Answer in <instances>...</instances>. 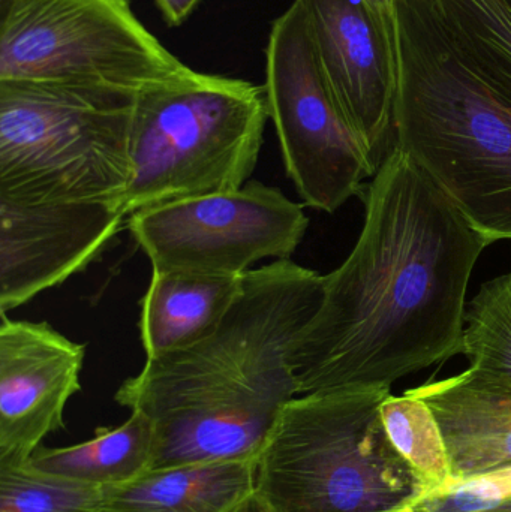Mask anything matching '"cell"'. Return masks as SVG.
<instances>
[{
    "label": "cell",
    "instance_id": "6da1fadb",
    "mask_svg": "<svg viewBox=\"0 0 511 512\" xmlns=\"http://www.w3.org/2000/svg\"><path fill=\"white\" fill-rule=\"evenodd\" d=\"M363 195L359 240L294 348L299 396L390 388L462 354L468 283L492 243L396 146Z\"/></svg>",
    "mask_w": 511,
    "mask_h": 512
},
{
    "label": "cell",
    "instance_id": "7a4b0ae2",
    "mask_svg": "<svg viewBox=\"0 0 511 512\" xmlns=\"http://www.w3.org/2000/svg\"><path fill=\"white\" fill-rule=\"evenodd\" d=\"M323 286L324 276L291 259L252 268L209 337L147 360L122 382L114 400L152 424V469L258 457L299 396L294 348Z\"/></svg>",
    "mask_w": 511,
    "mask_h": 512
},
{
    "label": "cell",
    "instance_id": "3957f363",
    "mask_svg": "<svg viewBox=\"0 0 511 512\" xmlns=\"http://www.w3.org/2000/svg\"><path fill=\"white\" fill-rule=\"evenodd\" d=\"M393 146L491 243L511 240V80L480 68L435 0H396Z\"/></svg>",
    "mask_w": 511,
    "mask_h": 512
},
{
    "label": "cell",
    "instance_id": "277c9868",
    "mask_svg": "<svg viewBox=\"0 0 511 512\" xmlns=\"http://www.w3.org/2000/svg\"><path fill=\"white\" fill-rule=\"evenodd\" d=\"M390 388L297 396L257 460V495L272 512H393L428 486L387 436L381 405Z\"/></svg>",
    "mask_w": 511,
    "mask_h": 512
},
{
    "label": "cell",
    "instance_id": "5b68a950",
    "mask_svg": "<svg viewBox=\"0 0 511 512\" xmlns=\"http://www.w3.org/2000/svg\"><path fill=\"white\" fill-rule=\"evenodd\" d=\"M270 119L266 87L186 68L141 90L132 117L131 216L171 201L243 188Z\"/></svg>",
    "mask_w": 511,
    "mask_h": 512
},
{
    "label": "cell",
    "instance_id": "8992f818",
    "mask_svg": "<svg viewBox=\"0 0 511 512\" xmlns=\"http://www.w3.org/2000/svg\"><path fill=\"white\" fill-rule=\"evenodd\" d=\"M135 99L108 87L0 81V197L122 209Z\"/></svg>",
    "mask_w": 511,
    "mask_h": 512
},
{
    "label": "cell",
    "instance_id": "52a82bcc",
    "mask_svg": "<svg viewBox=\"0 0 511 512\" xmlns=\"http://www.w3.org/2000/svg\"><path fill=\"white\" fill-rule=\"evenodd\" d=\"M186 68L138 20L129 0H0V81L138 95Z\"/></svg>",
    "mask_w": 511,
    "mask_h": 512
},
{
    "label": "cell",
    "instance_id": "ba28073f",
    "mask_svg": "<svg viewBox=\"0 0 511 512\" xmlns=\"http://www.w3.org/2000/svg\"><path fill=\"white\" fill-rule=\"evenodd\" d=\"M266 57L264 87L287 176L306 206L338 212L377 171L333 96L296 0L273 21Z\"/></svg>",
    "mask_w": 511,
    "mask_h": 512
},
{
    "label": "cell",
    "instance_id": "9c48e42d",
    "mask_svg": "<svg viewBox=\"0 0 511 512\" xmlns=\"http://www.w3.org/2000/svg\"><path fill=\"white\" fill-rule=\"evenodd\" d=\"M308 227L302 204L258 180L140 210L126 221L153 268L224 276H243L266 258L290 259Z\"/></svg>",
    "mask_w": 511,
    "mask_h": 512
},
{
    "label": "cell",
    "instance_id": "30bf717a",
    "mask_svg": "<svg viewBox=\"0 0 511 512\" xmlns=\"http://www.w3.org/2000/svg\"><path fill=\"white\" fill-rule=\"evenodd\" d=\"M318 60L350 128L375 171L389 155L398 93L393 14L366 0H296Z\"/></svg>",
    "mask_w": 511,
    "mask_h": 512
},
{
    "label": "cell",
    "instance_id": "8fae6325",
    "mask_svg": "<svg viewBox=\"0 0 511 512\" xmlns=\"http://www.w3.org/2000/svg\"><path fill=\"white\" fill-rule=\"evenodd\" d=\"M126 221L119 206L104 201L0 197V313L86 270Z\"/></svg>",
    "mask_w": 511,
    "mask_h": 512
},
{
    "label": "cell",
    "instance_id": "7c38bea8",
    "mask_svg": "<svg viewBox=\"0 0 511 512\" xmlns=\"http://www.w3.org/2000/svg\"><path fill=\"white\" fill-rule=\"evenodd\" d=\"M86 345L48 322L0 324V468L29 462L63 427L66 403L81 390Z\"/></svg>",
    "mask_w": 511,
    "mask_h": 512
},
{
    "label": "cell",
    "instance_id": "4fadbf2b",
    "mask_svg": "<svg viewBox=\"0 0 511 512\" xmlns=\"http://www.w3.org/2000/svg\"><path fill=\"white\" fill-rule=\"evenodd\" d=\"M408 393L423 400L440 424L452 471L450 484L511 466L509 382L470 367Z\"/></svg>",
    "mask_w": 511,
    "mask_h": 512
},
{
    "label": "cell",
    "instance_id": "5bb4252c",
    "mask_svg": "<svg viewBox=\"0 0 511 512\" xmlns=\"http://www.w3.org/2000/svg\"><path fill=\"white\" fill-rule=\"evenodd\" d=\"M242 277L153 268L138 321L147 360L209 337L239 297Z\"/></svg>",
    "mask_w": 511,
    "mask_h": 512
},
{
    "label": "cell",
    "instance_id": "9a60e30c",
    "mask_svg": "<svg viewBox=\"0 0 511 512\" xmlns=\"http://www.w3.org/2000/svg\"><path fill=\"white\" fill-rule=\"evenodd\" d=\"M258 457L150 469L102 487L105 512H236L257 492Z\"/></svg>",
    "mask_w": 511,
    "mask_h": 512
},
{
    "label": "cell",
    "instance_id": "2e32d148",
    "mask_svg": "<svg viewBox=\"0 0 511 512\" xmlns=\"http://www.w3.org/2000/svg\"><path fill=\"white\" fill-rule=\"evenodd\" d=\"M155 436L140 412L117 427H99L83 444L63 448L39 447L29 465L98 487L117 486L146 474L153 466Z\"/></svg>",
    "mask_w": 511,
    "mask_h": 512
},
{
    "label": "cell",
    "instance_id": "e0dca14e",
    "mask_svg": "<svg viewBox=\"0 0 511 512\" xmlns=\"http://www.w3.org/2000/svg\"><path fill=\"white\" fill-rule=\"evenodd\" d=\"M384 429L398 453L420 475L429 493L452 483L449 454L432 409L413 394H390L381 405Z\"/></svg>",
    "mask_w": 511,
    "mask_h": 512
},
{
    "label": "cell",
    "instance_id": "ac0fdd59",
    "mask_svg": "<svg viewBox=\"0 0 511 512\" xmlns=\"http://www.w3.org/2000/svg\"><path fill=\"white\" fill-rule=\"evenodd\" d=\"M456 44L485 71L511 80L509 0H435Z\"/></svg>",
    "mask_w": 511,
    "mask_h": 512
},
{
    "label": "cell",
    "instance_id": "d6986e66",
    "mask_svg": "<svg viewBox=\"0 0 511 512\" xmlns=\"http://www.w3.org/2000/svg\"><path fill=\"white\" fill-rule=\"evenodd\" d=\"M462 354L470 367L511 384V273L483 283L467 304Z\"/></svg>",
    "mask_w": 511,
    "mask_h": 512
},
{
    "label": "cell",
    "instance_id": "ffe728a7",
    "mask_svg": "<svg viewBox=\"0 0 511 512\" xmlns=\"http://www.w3.org/2000/svg\"><path fill=\"white\" fill-rule=\"evenodd\" d=\"M102 487L29 463L0 468V512H101Z\"/></svg>",
    "mask_w": 511,
    "mask_h": 512
},
{
    "label": "cell",
    "instance_id": "44dd1931",
    "mask_svg": "<svg viewBox=\"0 0 511 512\" xmlns=\"http://www.w3.org/2000/svg\"><path fill=\"white\" fill-rule=\"evenodd\" d=\"M510 499L511 466H507L429 493L413 508L414 512H477L498 507Z\"/></svg>",
    "mask_w": 511,
    "mask_h": 512
},
{
    "label": "cell",
    "instance_id": "7402d4cb",
    "mask_svg": "<svg viewBox=\"0 0 511 512\" xmlns=\"http://www.w3.org/2000/svg\"><path fill=\"white\" fill-rule=\"evenodd\" d=\"M200 2L201 0H155L162 18L170 27L185 23Z\"/></svg>",
    "mask_w": 511,
    "mask_h": 512
},
{
    "label": "cell",
    "instance_id": "603a6c76",
    "mask_svg": "<svg viewBox=\"0 0 511 512\" xmlns=\"http://www.w3.org/2000/svg\"><path fill=\"white\" fill-rule=\"evenodd\" d=\"M236 512H272L269 510L266 504H264L263 499L255 493L252 498H249L242 507L239 508Z\"/></svg>",
    "mask_w": 511,
    "mask_h": 512
},
{
    "label": "cell",
    "instance_id": "cb8c5ba5",
    "mask_svg": "<svg viewBox=\"0 0 511 512\" xmlns=\"http://www.w3.org/2000/svg\"><path fill=\"white\" fill-rule=\"evenodd\" d=\"M372 8L377 9L378 12H384V14H393V6H395L396 0H366Z\"/></svg>",
    "mask_w": 511,
    "mask_h": 512
},
{
    "label": "cell",
    "instance_id": "d4e9b609",
    "mask_svg": "<svg viewBox=\"0 0 511 512\" xmlns=\"http://www.w3.org/2000/svg\"><path fill=\"white\" fill-rule=\"evenodd\" d=\"M477 512H511V499L510 501L504 502V504L498 505V507Z\"/></svg>",
    "mask_w": 511,
    "mask_h": 512
},
{
    "label": "cell",
    "instance_id": "484cf974",
    "mask_svg": "<svg viewBox=\"0 0 511 512\" xmlns=\"http://www.w3.org/2000/svg\"><path fill=\"white\" fill-rule=\"evenodd\" d=\"M393 512H414L413 505H410V507L401 508V510L393 511Z\"/></svg>",
    "mask_w": 511,
    "mask_h": 512
},
{
    "label": "cell",
    "instance_id": "4316f807",
    "mask_svg": "<svg viewBox=\"0 0 511 512\" xmlns=\"http://www.w3.org/2000/svg\"><path fill=\"white\" fill-rule=\"evenodd\" d=\"M509 2L511 3V0H509Z\"/></svg>",
    "mask_w": 511,
    "mask_h": 512
},
{
    "label": "cell",
    "instance_id": "83f0119b",
    "mask_svg": "<svg viewBox=\"0 0 511 512\" xmlns=\"http://www.w3.org/2000/svg\"><path fill=\"white\" fill-rule=\"evenodd\" d=\"M101 512H105V511H101Z\"/></svg>",
    "mask_w": 511,
    "mask_h": 512
}]
</instances>
